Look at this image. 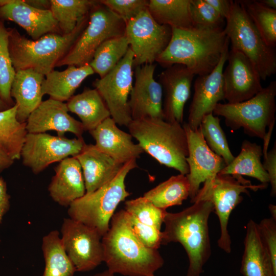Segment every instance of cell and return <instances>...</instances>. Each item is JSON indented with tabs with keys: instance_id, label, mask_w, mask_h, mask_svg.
<instances>
[{
	"instance_id": "6da1fadb",
	"label": "cell",
	"mask_w": 276,
	"mask_h": 276,
	"mask_svg": "<svg viewBox=\"0 0 276 276\" xmlns=\"http://www.w3.org/2000/svg\"><path fill=\"white\" fill-rule=\"evenodd\" d=\"M171 29V39L155 61L166 68L182 64L194 75H206L229 48V39L222 28Z\"/></svg>"
},
{
	"instance_id": "7a4b0ae2",
	"label": "cell",
	"mask_w": 276,
	"mask_h": 276,
	"mask_svg": "<svg viewBox=\"0 0 276 276\" xmlns=\"http://www.w3.org/2000/svg\"><path fill=\"white\" fill-rule=\"evenodd\" d=\"M110 221L101 240L108 270L126 276H155L164 263L158 249L149 248L140 241L125 210L114 213Z\"/></svg>"
},
{
	"instance_id": "3957f363",
	"label": "cell",
	"mask_w": 276,
	"mask_h": 276,
	"mask_svg": "<svg viewBox=\"0 0 276 276\" xmlns=\"http://www.w3.org/2000/svg\"><path fill=\"white\" fill-rule=\"evenodd\" d=\"M193 203L179 212H167L162 245L180 243L189 260L187 276H200L211 255L208 222L214 206L208 199Z\"/></svg>"
},
{
	"instance_id": "277c9868",
	"label": "cell",
	"mask_w": 276,
	"mask_h": 276,
	"mask_svg": "<svg viewBox=\"0 0 276 276\" xmlns=\"http://www.w3.org/2000/svg\"><path fill=\"white\" fill-rule=\"evenodd\" d=\"M88 16L89 14L69 34L49 33L35 40L15 28H8L9 51L15 71L32 69L45 76L53 71L87 26Z\"/></svg>"
},
{
	"instance_id": "5b68a950",
	"label": "cell",
	"mask_w": 276,
	"mask_h": 276,
	"mask_svg": "<svg viewBox=\"0 0 276 276\" xmlns=\"http://www.w3.org/2000/svg\"><path fill=\"white\" fill-rule=\"evenodd\" d=\"M127 127L144 152L180 174L189 173L187 138L181 124L164 119L143 118L132 120Z\"/></svg>"
},
{
	"instance_id": "8992f818",
	"label": "cell",
	"mask_w": 276,
	"mask_h": 276,
	"mask_svg": "<svg viewBox=\"0 0 276 276\" xmlns=\"http://www.w3.org/2000/svg\"><path fill=\"white\" fill-rule=\"evenodd\" d=\"M137 167L135 159L129 160L108 183L75 200L68 207L69 218L95 229L102 238L117 206L130 195L125 181L129 172Z\"/></svg>"
},
{
	"instance_id": "52a82bcc",
	"label": "cell",
	"mask_w": 276,
	"mask_h": 276,
	"mask_svg": "<svg viewBox=\"0 0 276 276\" xmlns=\"http://www.w3.org/2000/svg\"><path fill=\"white\" fill-rule=\"evenodd\" d=\"M224 31L231 48L244 54L252 63L261 79L266 80L276 72V52L268 46L249 17L241 1L232 2Z\"/></svg>"
},
{
	"instance_id": "ba28073f",
	"label": "cell",
	"mask_w": 276,
	"mask_h": 276,
	"mask_svg": "<svg viewBox=\"0 0 276 276\" xmlns=\"http://www.w3.org/2000/svg\"><path fill=\"white\" fill-rule=\"evenodd\" d=\"M276 81H271L250 99L236 103H218L213 114L223 117L226 125L235 131L263 140L266 128L275 123Z\"/></svg>"
},
{
	"instance_id": "9c48e42d",
	"label": "cell",
	"mask_w": 276,
	"mask_h": 276,
	"mask_svg": "<svg viewBox=\"0 0 276 276\" xmlns=\"http://www.w3.org/2000/svg\"><path fill=\"white\" fill-rule=\"evenodd\" d=\"M126 23L99 1L90 10L87 26L56 67L89 64L98 48L105 41L125 35Z\"/></svg>"
},
{
	"instance_id": "30bf717a",
	"label": "cell",
	"mask_w": 276,
	"mask_h": 276,
	"mask_svg": "<svg viewBox=\"0 0 276 276\" xmlns=\"http://www.w3.org/2000/svg\"><path fill=\"white\" fill-rule=\"evenodd\" d=\"M268 183L253 185L242 176L218 174L212 181L204 183L192 203L201 199L210 200L219 218L220 235L218 246L227 254L231 252V240L227 225L232 211L243 200L241 194H249L248 189L256 191L267 188Z\"/></svg>"
},
{
	"instance_id": "8fae6325",
	"label": "cell",
	"mask_w": 276,
	"mask_h": 276,
	"mask_svg": "<svg viewBox=\"0 0 276 276\" xmlns=\"http://www.w3.org/2000/svg\"><path fill=\"white\" fill-rule=\"evenodd\" d=\"M133 53L129 48L117 65L93 85L104 100L111 118L120 126L127 127L132 121L128 105L133 86Z\"/></svg>"
},
{
	"instance_id": "7c38bea8",
	"label": "cell",
	"mask_w": 276,
	"mask_h": 276,
	"mask_svg": "<svg viewBox=\"0 0 276 276\" xmlns=\"http://www.w3.org/2000/svg\"><path fill=\"white\" fill-rule=\"evenodd\" d=\"M125 35L133 53L134 68L156 61L171 39L172 29L158 24L147 8L126 22Z\"/></svg>"
},
{
	"instance_id": "4fadbf2b",
	"label": "cell",
	"mask_w": 276,
	"mask_h": 276,
	"mask_svg": "<svg viewBox=\"0 0 276 276\" xmlns=\"http://www.w3.org/2000/svg\"><path fill=\"white\" fill-rule=\"evenodd\" d=\"M86 143L83 138L68 139L45 133H28L22 146L20 158L22 164L37 174L50 165L75 156Z\"/></svg>"
},
{
	"instance_id": "5bb4252c",
	"label": "cell",
	"mask_w": 276,
	"mask_h": 276,
	"mask_svg": "<svg viewBox=\"0 0 276 276\" xmlns=\"http://www.w3.org/2000/svg\"><path fill=\"white\" fill-rule=\"evenodd\" d=\"M63 247L76 271L93 270L103 262L102 237L94 228L70 218L61 228Z\"/></svg>"
},
{
	"instance_id": "9a60e30c",
	"label": "cell",
	"mask_w": 276,
	"mask_h": 276,
	"mask_svg": "<svg viewBox=\"0 0 276 276\" xmlns=\"http://www.w3.org/2000/svg\"><path fill=\"white\" fill-rule=\"evenodd\" d=\"M182 126L188 142L186 161L189 172L186 176L190 184L189 197L191 201L198 193L200 185L212 181L226 165L223 158L207 146L199 128L192 130L187 123Z\"/></svg>"
},
{
	"instance_id": "2e32d148",
	"label": "cell",
	"mask_w": 276,
	"mask_h": 276,
	"mask_svg": "<svg viewBox=\"0 0 276 276\" xmlns=\"http://www.w3.org/2000/svg\"><path fill=\"white\" fill-rule=\"evenodd\" d=\"M156 64H145L134 68V83L128 105L132 120L143 118L164 119L163 90L154 78Z\"/></svg>"
},
{
	"instance_id": "e0dca14e",
	"label": "cell",
	"mask_w": 276,
	"mask_h": 276,
	"mask_svg": "<svg viewBox=\"0 0 276 276\" xmlns=\"http://www.w3.org/2000/svg\"><path fill=\"white\" fill-rule=\"evenodd\" d=\"M223 72L224 100L228 103L247 100L262 88L261 78L251 61L242 52L231 48Z\"/></svg>"
},
{
	"instance_id": "ac0fdd59",
	"label": "cell",
	"mask_w": 276,
	"mask_h": 276,
	"mask_svg": "<svg viewBox=\"0 0 276 276\" xmlns=\"http://www.w3.org/2000/svg\"><path fill=\"white\" fill-rule=\"evenodd\" d=\"M228 51V49L224 52L212 72L198 76L195 81L194 93L187 123L192 130L198 129L202 118L205 115L213 113L219 102L224 100L222 75Z\"/></svg>"
},
{
	"instance_id": "d6986e66",
	"label": "cell",
	"mask_w": 276,
	"mask_h": 276,
	"mask_svg": "<svg viewBox=\"0 0 276 276\" xmlns=\"http://www.w3.org/2000/svg\"><path fill=\"white\" fill-rule=\"evenodd\" d=\"M194 76L185 66L178 64L166 67L159 74V83L165 93V120L182 123L184 107L190 96Z\"/></svg>"
},
{
	"instance_id": "ffe728a7",
	"label": "cell",
	"mask_w": 276,
	"mask_h": 276,
	"mask_svg": "<svg viewBox=\"0 0 276 276\" xmlns=\"http://www.w3.org/2000/svg\"><path fill=\"white\" fill-rule=\"evenodd\" d=\"M26 123L27 131L30 133L53 130L59 136H64L66 132H71L77 137H81L84 131L80 121L68 113L66 103L50 98L41 102Z\"/></svg>"
},
{
	"instance_id": "44dd1931",
	"label": "cell",
	"mask_w": 276,
	"mask_h": 276,
	"mask_svg": "<svg viewBox=\"0 0 276 276\" xmlns=\"http://www.w3.org/2000/svg\"><path fill=\"white\" fill-rule=\"evenodd\" d=\"M0 18L17 24L34 40L47 34H62L50 10L33 7L25 0H0Z\"/></svg>"
},
{
	"instance_id": "7402d4cb",
	"label": "cell",
	"mask_w": 276,
	"mask_h": 276,
	"mask_svg": "<svg viewBox=\"0 0 276 276\" xmlns=\"http://www.w3.org/2000/svg\"><path fill=\"white\" fill-rule=\"evenodd\" d=\"M89 132L99 150L123 165L136 159L144 152L138 144L132 141V135L120 129L111 117Z\"/></svg>"
},
{
	"instance_id": "603a6c76",
	"label": "cell",
	"mask_w": 276,
	"mask_h": 276,
	"mask_svg": "<svg viewBox=\"0 0 276 276\" xmlns=\"http://www.w3.org/2000/svg\"><path fill=\"white\" fill-rule=\"evenodd\" d=\"M55 175L48 186L52 199L65 207L86 193L81 166L75 156L67 157L55 168Z\"/></svg>"
},
{
	"instance_id": "cb8c5ba5",
	"label": "cell",
	"mask_w": 276,
	"mask_h": 276,
	"mask_svg": "<svg viewBox=\"0 0 276 276\" xmlns=\"http://www.w3.org/2000/svg\"><path fill=\"white\" fill-rule=\"evenodd\" d=\"M82 171L86 193H90L110 181L123 164L99 150L95 145L85 144L75 156Z\"/></svg>"
},
{
	"instance_id": "d4e9b609",
	"label": "cell",
	"mask_w": 276,
	"mask_h": 276,
	"mask_svg": "<svg viewBox=\"0 0 276 276\" xmlns=\"http://www.w3.org/2000/svg\"><path fill=\"white\" fill-rule=\"evenodd\" d=\"M45 76L32 69L16 72L11 96L17 106L16 118L26 123L31 113L42 101V85Z\"/></svg>"
},
{
	"instance_id": "484cf974",
	"label": "cell",
	"mask_w": 276,
	"mask_h": 276,
	"mask_svg": "<svg viewBox=\"0 0 276 276\" xmlns=\"http://www.w3.org/2000/svg\"><path fill=\"white\" fill-rule=\"evenodd\" d=\"M240 272L243 276H276L270 256L260 237L258 224L250 220L246 225Z\"/></svg>"
},
{
	"instance_id": "4316f807",
	"label": "cell",
	"mask_w": 276,
	"mask_h": 276,
	"mask_svg": "<svg viewBox=\"0 0 276 276\" xmlns=\"http://www.w3.org/2000/svg\"><path fill=\"white\" fill-rule=\"evenodd\" d=\"M94 73L89 64L81 66L69 65L62 71L53 70L45 76L42 94L59 101H67L82 82Z\"/></svg>"
},
{
	"instance_id": "83f0119b",
	"label": "cell",
	"mask_w": 276,
	"mask_h": 276,
	"mask_svg": "<svg viewBox=\"0 0 276 276\" xmlns=\"http://www.w3.org/2000/svg\"><path fill=\"white\" fill-rule=\"evenodd\" d=\"M66 104L68 111L79 118L84 131L94 130L111 117L104 100L95 88L84 89L81 93L73 96Z\"/></svg>"
},
{
	"instance_id": "f1b7e54d",
	"label": "cell",
	"mask_w": 276,
	"mask_h": 276,
	"mask_svg": "<svg viewBox=\"0 0 276 276\" xmlns=\"http://www.w3.org/2000/svg\"><path fill=\"white\" fill-rule=\"evenodd\" d=\"M263 150L260 145L244 140L238 155L218 174L246 175L257 179L262 183H268V175L261 160Z\"/></svg>"
},
{
	"instance_id": "f546056e",
	"label": "cell",
	"mask_w": 276,
	"mask_h": 276,
	"mask_svg": "<svg viewBox=\"0 0 276 276\" xmlns=\"http://www.w3.org/2000/svg\"><path fill=\"white\" fill-rule=\"evenodd\" d=\"M190 0H150L148 10L159 25L171 28L193 27L190 11Z\"/></svg>"
},
{
	"instance_id": "4dcf8cb0",
	"label": "cell",
	"mask_w": 276,
	"mask_h": 276,
	"mask_svg": "<svg viewBox=\"0 0 276 276\" xmlns=\"http://www.w3.org/2000/svg\"><path fill=\"white\" fill-rule=\"evenodd\" d=\"M15 105L0 111V148L13 160L20 159L21 150L28 132L26 123L16 118Z\"/></svg>"
},
{
	"instance_id": "1f68e13d",
	"label": "cell",
	"mask_w": 276,
	"mask_h": 276,
	"mask_svg": "<svg viewBox=\"0 0 276 276\" xmlns=\"http://www.w3.org/2000/svg\"><path fill=\"white\" fill-rule=\"evenodd\" d=\"M45 267L42 276H73L76 269L63 247L59 233L52 231L42 238Z\"/></svg>"
},
{
	"instance_id": "d6a6232c",
	"label": "cell",
	"mask_w": 276,
	"mask_h": 276,
	"mask_svg": "<svg viewBox=\"0 0 276 276\" xmlns=\"http://www.w3.org/2000/svg\"><path fill=\"white\" fill-rule=\"evenodd\" d=\"M190 184L186 175L179 174L146 192L143 197L156 207L166 210L168 208L181 205L189 197Z\"/></svg>"
},
{
	"instance_id": "836d02e7",
	"label": "cell",
	"mask_w": 276,
	"mask_h": 276,
	"mask_svg": "<svg viewBox=\"0 0 276 276\" xmlns=\"http://www.w3.org/2000/svg\"><path fill=\"white\" fill-rule=\"evenodd\" d=\"M50 10L62 34L75 29L79 22L88 15L98 3L95 0H50Z\"/></svg>"
},
{
	"instance_id": "e575fe53",
	"label": "cell",
	"mask_w": 276,
	"mask_h": 276,
	"mask_svg": "<svg viewBox=\"0 0 276 276\" xmlns=\"http://www.w3.org/2000/svg\"><path fill=\"white\" fill-rule=\"evenodd\" d=\"M129 48L125 35L107 39L96 50L89 64L94 73L102 78L117 65Z\"/></svg>"
},
{
	"instance_id": "d590c367",
	"label": "cell",
	"mask_w": 276,
	"mask_h": 276,
	"mask_svg": "<svg viewBox=\"0 0 276 276\" xmlns=\"http://www.w3.org/2000/svg\"><path fill=\"white\" fill-rule=\"evenodd\" d=\"M245 9L266 44L276 45V10L269 8L260 1H241Z\"/></svg>"
},
{
	"instance_id": "8d00e7d4",
	"label": "cell",
	"mask_w": 276,
	"mask_h": 276,
	"mask_svg": "<svg viewBox=\"0 0 276 276\" xmlns=\"http://www.w3.org/2000/svg\"><path fill=\"white\" fill-rule=\"evenodd\" d=\"M199 128L209 148L223 158L225 165L231 163L235 156L230 150L219 118L213 113L208 114L202 118Z\"/></svg>"
},
{
	"instance_id": "74e56055",
	"label": "cell",
	"mask_w": 276,
	"mask_h": 276,
	"mask_svg": "<svg viewBox=\"0 0 276 276\" xmlns=\"http://www.w3.org/2000/svg\"><path fill=\"white\" fill-rule=\"evenodd\" d=\"M8 37V28L0 20V99L10 108L15 105L11 89L16 71L9 51Z\"/></svg>"
},
{
	"instance_id": "f35d334b",
	"label": "cell",
	"mask_w": 276,
	"mask_h": 276,
	"mask_svg": "<svg viewBox=\"0 0 276 276\" xmlns=\"http://www.w3.org/2000/svg\"><path fill=\"white\" fill-rule=\"evenodd\" d=\"M124 210L141 222L159 230L167 212L166 210L156 207L143 196L126 201Z\"/></svg>"
},
{
	"instance_id": "ab89813d",
	"label": "cell",
	"mask_w": 276,
	"mask_h": 276,
	"mask_svg": "<svg viewBox=\"0 0 276 276\" xmlns=\"http://www.w3.org/2000/svg\"><path fill=\"white\" fill-rule=\"evenodd\" d=\"M190 11L194 26L222 28L224 19L206 0H190Z\"/></svg>"
},
{
	"instance_id": "60d3db41",
	"label": "cell",
	"mask_w": 276,
	"mask_h": 276,
	"mask_svg": "<svg viewBox=\"0 0 276 276\" xmlns=\"http://www.w3.org/2000/svg\"><path fill=\"white\" fill-rule=\"evenodd\" d=\"M99 2L125 23L146 10L149 3L147 0H101Z\"/></svg>"
},
{
	"instance_id": "b9f144b4",
	"label": "cell",
	"mask_w": 276,
	"mask_h": 276,
	"mask_svg": "<svg viewBox=\"0 0 276 276\" xmlns=\"http://www.w3.org/2000/svg\"><path fill=\"white\" fill-rule=\"evenodd\" d=\"M128 215L131 228L140 241L149 248L158 249L162 245V232L154 226L141 222L128 213Z\"/></svg>"
},
{
	"instance_id": "7bdbcfd3",
	"label": "cell",
	"mask_w": 276,
	"mask_h": 276,
	"mask_svg": "<svg viewBox=\"0 0 276 276\" xmlns=\"http://www.w3.org/2000/svg\"><path fill=\"white\" fill-rule=\"evenodd\" d=\"M258 227L262 241L276 269V220L271 217L264 218L258 224Z\"/></svg>"
},
{
	"instance_id": "ee69618b",
	"label": "cell",
	"mask_w": 276,
	"mask_h": 276,
	"mask_svg": "<svg viewBox=\"0 0 276 276\" xmlns=\"http://www.w3.org/2000/svg\"><path fill=\"white\" fill-rule=\"evenodd\" d=\"M264 155V163L263 166L268 174L269 182L271 189L270 195L275 196L276 195V145L275 142L272 149L267 151V150L262 149Z\"/></svg>"
},
{
	"instance_id": "f6af8a7d",
	"label": "cell",
	"mask_w": 276,
	"mask_h": 276,
	"mask_svg": "<svg viewBox=\"0 0 276 276\" xmlns=\"http://www.w3.org/2000/svg\"><path fill=\"white\" fill-rule=\"evenodd\" d=\"M10 195L7 193V184L4 179L0 177V224L3 216L10 208Z\"/></svg>"
},
{
	"instance_id": "bcb514c9",
	"label": "cell",
	"mask_w": 276,
	"mask_h": 276,
	"mask_svg": "<svg viewBox=\"0 0 276 276\" xmlns=\"http://www.w3.org/2000/svg\"><path fill=\"white\" fill-rule=\"evenodd\" d=\"M206 1L224 19H226L230 14L233 1L231 0H206Z\"/></svg>"
},
{
	"instance_id": "7dc6e473",
	"label": "cell",
	"mask_w": 276,
	"mask_h": 276,
	"mask_svg": "<svg viewBox=\"0 0 276 276\" xmlns=\"http://www.w3.org/2000/svg\"><path fill=\"white\" fill-rule=\"evenodd\" d=\"M14 162V160L0 148V173L10 167Z\"/></svg>"
},
{
	"instance_id": "c3c4849f",
	"label": "cell",
	"mask_w": 276,
	"mask_h": 276,
	"mask_svg": "<svg viewBox=\"0 0 276 276\" xmlns=\"http://www.w3.org/2000/svg\"><path fill=\"white\" fill-rule=\"evenodd\" d=\"M29 5L33 7L44 10H50V1L47 0H25Z\"/></svg>"
},
{
	"instance_id": "681fc988",
	"label": "cell",
	"mask_w": 276,
	"mask_h": 276,
	"mask_svg": "<svg viewBox=\"0 0 276 276\" xmlns=\"http://www.w3.org/2000/svg\"><path fill=\"white\" fill-rule=\"evenodd\" d=\"M260 1L266 7L276 10V0H261Z\"/></svg>"
},
{
	"instance_id": "f907efd6",
	"label": "cell",
	"mask_w": 276,
	"mask_h": 276,
	"mask_svg": "<svg viewBox=\"0 0 276 276\" xmlns=\"http://www.w3.org/2000/svg\"><path fill=\"white\" fill-rule=\"evenodd\" d=\"M268 209L271 216V218L276 220V206L273 204H270Z\"/></svg>"
},
{
	"instance_id": "816d5d0a",
	"label": "cell",
	"mask_w": 276,
	"mask_h": 276,
	"mask_svg": "<svg viewBox=\"0 0 276 276\" xmlns=\"http://www.w3.org/2000/svg\"><path fill=\"white\" fill-rule=\"evenodd\" d=\"M114 273L108 270H106L102 272L96 273L91 276H114Z\"/></svg>"
},
{
	"instance_id": "f5cc1de1",
	"label": "cell",
	"mask_w": 276,
	"mask_h": 276,
	"mask_svg": "<svg viewBox=\"0 0 276 276\" xmlns=\"http://www.w3.org/2000/svg\"><path fill=\"white\" fill-rule=\"evenodd\" d=\"M9 107L3 101L0 99V111L6 110L9 108Z\"/></svg>"
}]
</instances>
